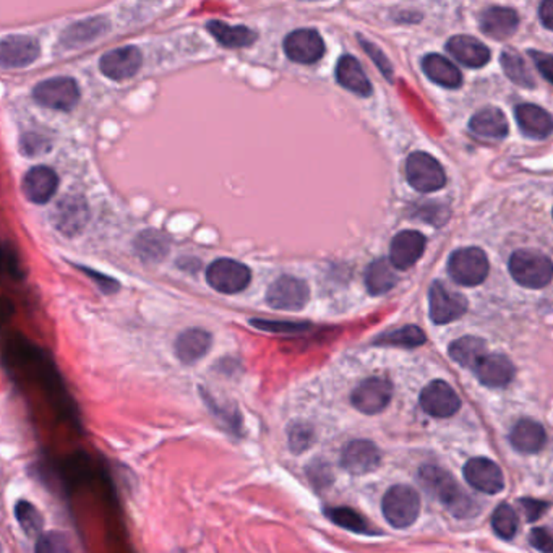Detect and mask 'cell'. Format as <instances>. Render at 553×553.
Masks as SVG:
<instances>
[{"instance_id":"obj_2","label":"cell","mask_w":553,"mask_h":553,"mask_svg":"<svg viewBox=\"0 0 553 553\" xmlns=\"http://www.w3.org/2000/svg\"><path fill=\"white\" fill-rule=\"evenodd\" d=\"M510 273L519 285L542 289L553 279L552 259L540 251H515L510 259Z\"/></svg>"},{"instance_id":"obj_12","label":"cell","mask_w":553,"mask_h":553,"mask_svg":"<svg viewBox=\"0 0 553 553\" xmlns=\"http://www.w3.org/2000/svg\"><path fill=\"white\" fill-rule=\"evenodd\" d=\"M430 303V319L437 325H445L458 320L467 311L466 299L463 295L448 289L443 283H433L429 293Z\"/></svg>"},{"instance_id":"obj_24","label":"cell","mask_w":553,"mask_h":553,"mask_svg":"<svg viewBox=\"0 0 553 553\" xmlns=\"http://www.w3.org/2000/svg\"><path fill=\"white\" fill-rule=\"evenodd\" d=\"M518 13L508 7H490L481 15V28L493 39H505L518 28Z\"/></svg>"},{"instance_id":"obj_7","label":"cell","mask_w":553,"mask_h":553,"mask_svg":"<svg viewBox=\"0 0 553 553\" xmlns=\"http://www.w3.org/2000/svg\"><path fill=\"white\" fill-rule=\"evenodd\" d=\"M448 271L458 285H481L489 275V259L484 251L477 247L461 249L451 253Z\"/></svg>"},{"instance_id":"obj_34","label":"cell","mask_w":553,"mask_h":553,"mask_svg":"<svg viewBox=\"0 0 553 553\" xmlns=\"http://www.w3.org/2000/svg\"><path fill=\"white\" fill-rule=\"evenodd\" d=\"M104 25H106L104 18H89L85 21L75 23V25L70 26L67 33H64L62 43L77 46V44L93 41L98 36L103 35L104 30H106Z\"/></svg>"},{"instance_id":"obj_16","label":"cell","mask_w":553,"mask_h":553,"mask_svg":"<svg viewBox=\"0 0 553 553\" xmlns=\"http://www.w3.org/2000/svg\"><path fill=\"white\" fill-rule=\"evenodd\" d=\"M464 479L471 487L489 495L502 492L505 487L502 469L492 459H469L464 466Z\"/></svg>"},{"instance_id":"obj_17","label":"cell","mask_w":553,"mask_h":553,"mask_svg":"<svg viewBox=\"0 0 553 553\" xmlns=\"http://www.w3.org/2000/svg\"><path fill=\"white\" fill-rule=\"evenodd\" d=\"M0 61L4 69L26 67L39 57L41 49L35 38L31 36H7L0 46Z\"/></svg>"},{"instance_id":"obj_28","label":"cell","mask_w":553,"mask_h":553,"mask_svg":"<svg viewBox=\"0 0 553 553\" xmlns=\"http://www.w3.org/2000/svg\"><path fill=\"white\" fill-rule=\"evenodd\" d=\"M471 130L482 139L500 140L508 135V121L505 114L497 107H485L474 114L469 122Z\"/></svg>"},{"instance_id":"obj_22","label":"cell","mask_w":553,"mask_h":553,"mask_svg":"<svg viewBox=\"0 0 553 553\" xmlns=\"http://www.w3.org/2000/svg\"><path fill=\"white\" fill-rule=\"evenodd\" d=\"M451 55L469 69H481L490 61V51L472 36H453L447 44Z\"/></svg>"},{"instance_id":"obj_23","label":"cell","mask_w":553,"mask_h":553,"mask_svg":"<svg viewBox=\"0 0 553 553\" xmlns=\"http://www.w3.org/2000/svg\"><path fill=\"white\" fill-rule=\"evenodd\" d=\"M516 122L523 133L531 139L542 140L552 135V115L536 104H519L516 107Z\"/></svg>"},{"instance_id":"obj_25","label":"cell","mask_w":553,"mask_h":553,"mask_svg":"<svg viewBox=\"0 0 553 553\" xmlns=\"http://www.w3.org/2000/svg\"><path fill=\"white\" fill-rule=\"evenodd\" d=\"M510 441L519 453L534 455L544 448L547 443V433H545L544 427L536 421L523 419L513 427Z\"/></svg>"},{"instance_id":"obj_38","label":"cell","mask_w":553,"mask_h":553,"mask_svg":"<svg viewBox=\"0 0 553 553\" xmlns=\"http://www.w3.org/2000/svg\"><path fill=\"white\" fill-rule=\"evenodd\" d=\"M377 345H389V346L417 347L425 343L424 331L417 327H404V328L391 331L383 335L375 341Z\"/></svg>"},{"instance_id":"obj_35","label":"cell","mask_w":553,"mask_h":553,"mask_svg":"<svg viewBox=\"0 0 553 553\" xmlns=\"http://www.w3.org/2000/svg\"><path fill=\"white\" fill-rule=\"evenodd\" d=\"M502 65L505 73L508 75L513 83H516L519 87L534 88V78L531 75L526 64L523 61V57L513 51H505L502 54Z\"/></svg>"},{"instance_id":"obj_15","label":"cell","mask_w":553,"mask_h":553,"mask_svg":"<svg viewBox=\"0 0 553 553\" xmlns=\"http://www.w3.org/2000/svg\"><path fill=\"white\" fill-rule=\"evenodd\" d=\"M141 67V52L135 46H123L106 52L99 59V69L111 80L122 81L132 78Z\"/></svg>"},{"instance_id":"obj_41","label":"cell","mask_w":553,"mask_h":553,"mask_svg":"<svg viewBox=\"0 0 553 553\" xmlns=\"http://www.w3.org/2000/svg\"><path fill=\"white\" fill-rule=\"evenodd\" d=\"M251 327L276 333V335H301L311 329V323H301V321L285 320H265V319H251Z\"/></svg>"},{"instance_id":"obj_43","label":"cell","mask_w":553,"mask_h":553,"mask_svg":"<svg viewBox=\"0 0 553 553\" xmlns=\"http://www.w3.org/2000/svg\"><path fill=\"white\" fill-rule=\"evenodd\" d=\"M307 476L311 485L317 489H325L333 482V472L327 463H313L307 467Z\"/></svg>"},{"instance_id":"obj_9","label":"cell","mask_w":553,"mask_h":553,"mask_svg":"<svg viewBox=\"0 0 553 553\" xmlns=\"http://www.w3.org/2000/svg\"><path fill=\"white\" fill-rule=\"evenodd\" d=\"M391 396H393V387L387 379L370 377L355 387L351 395V403L359 413L373 415L387 409Z\"/></svg>"},{"instance_id":"obj_47","label":"cell","mask_w":553,"mask_h":553,"mask_svg":"<svg viewBox=\"0 0 553 553\" xmlns=\"http://www.w3.org/2000/svg\"><path fill=\"white\" fill-rule=\"evenodd\" d=\"M519 505H521V508L524 511V516H526L529 523L537 521L544 515L545 510L549 508V503L534 500V498H521Z\"/></svg>"},{"instance_id":"obj_6","label":"cell","mask_w":553,"mask_h":553,"mask_svg":"<svg viewBox=\"0 0 553 553\" xmlns=\"http://www.w3.org/2000/svg\"><path fill=\"white\" fill-rule=\"evenodd\" d=\"M33 98L38 104L55 111H70L80 99V88L73 78L55 77L44 80L33 89Z\"/></svg>"},{"instance_id":"obj_8","label":"cell","mask_w":553,"mask_h":553,"mask_svg":"<svg viewBox=\"0 0 553 553\" xmlns=\"http://www.w3.org/2000/svg\"><path fill=\"white\" fill-rule=\"evenodd\" d=\"M311 299L309 285L294 276H281L269 285L267 302L276 311H302Z\"/></svg>"},{"instance_id":"obj_32","label":"cell","mask_w":553,"mask_h":553,"mask_svg":"<svg viewBox=\"0 0 553 553\" xmlns=\"http://www.w3.org/2000/svg\"><path fill=\"white\" fill-rule=\"evenodd\" d=\"M325 516L335 523L339 528L346 529L355 534H373L372 528L369 524V521L363 518L361 513L349 508V506H333V508H325L323 510Z\"/></svg>"},{"instance_id":"obj_44","label":"cell","mask_w":553,"mask_h":553,"mask_svg":"<svg viewBox=\"0 0 553 553\" xmlns=\"http://www.w3.org/2000/svg\"><path fill=\"white\" fill-rule=\"evenodd\" d=\"M531 545L542 553H553V534L545 528H536L531 531L529 536Z\"/></svg>"},{"instance_id":"obj_5","label":"cell","mask_w":553,"mask_h":553,"mask_svg":"<svg viewBox=\"0 0 553 553\" xmlns=\"http://www.w3.org/2000/svg\"><path fill=\"white\" fill-rule=\"evenodd\" d=\"M251 269L235 259H215L207 269L208 285L223 294L242 293L251 285Z\"/></svg>"},{"instance_id":"obj_29","label":"cell","mask_w":553,"mask_h":553,"mask_svg":"<svg viewBox=\"0 0 553 553\" xmlns=\"http://www.w3.org/2000/svg\"><path fill=\"white\" fill-rule=\"evenodd\" d=\"M207 30L217 43L223 44L225 47H231V49L247 47L257 41V33L251 28L243 25H227L221 20L208 21Z\"/></svg>"},{"instance_id":"obj_3","label":"cell","mask_w":553,"mask_h":553,"mask_svg":"<svg viewBox=\"0 0 553 553\" xmlns=\"http://www.w3.org/2000/svg\"><path fill=\"white\" fill-rule=\"evenodd\" d=\"M381 511L393 528H409L419 518L421 497L409 485H393L383 497Z\"/></svg>"},{"instance_id":"obj_10","label":"cell","mask_w":553,"mask_h":553,"mask_svg":"<svg viewBox=\"0 0 553 553\" xmlns=\"http://www.w3.org/2000/svg\"><path fill=\"white\" fill-rule=\"evenodd\" d=\"M339 463L349 474L365 476L380 467L381 453L373 441L353 440L341 451Z\"/></svg>"},{"instance_id":"obj_31","label":"cell","mask_w":553,"mask_h":553,"mask_svg":"<svg viewBox=\"0 0 553 553\" xmlns=\"http://www.w3.org/2000/svg\"><path fill=\"white\" fill-rule=\"evenodd\" d=\"M365 285L373 295L385 294L396 285V275L387 259H375L365 273Z\"/></svg>"},{"instance_id":"obj_19","label":"cell","mask_w":553,"mask_h":553,"mask_svg":"<svg viewBox=\"0 0 553 553\" xmlns=\"http://www.w3.org/2000/svg\"><path fill=\"white\" fill-rule=\"evenodd\" d=\"M59 187V177L47 166L31 167L23 177V191L26 199L33 203H47L55 195Z\"/></svg>"},{"instance_id":"obj_18","label":"cell","mask_w":553,"mask_h":553,"mask_svg":"<svg viewBox=\"0 0 553 553\" xmlns=\"http://www.w3.org/2000/svg\"><path fill=\"white\" fill-rule=\"evenodd\" d=\"M424 235L417 231L399 233L389 247V261L395 268L407 269L422 257L425 251Z\"/></svg>"},{"instance_id":"obj_26","label":"cell","mask_w":553,"mask_h":553,"mask_svg":"<svg viewBox=\"0 0 553 553\" xmlns=\"http://www.w3.org/2000/svg\"><path fill=\"white\" fill-rule=\"evenodd\" d=\"M336 80L341 87L359 96L372 95V85L363 72L361 62L353 55H343L336 64Z\"/></svg>"},{"instance_id":"obj_20","label":"cell","mask_w":553,"mask_h":553,"mask_svg":"<svg viewBox=\"0 0 553 553\" xmlns=\"http://www.w3.org/2000/svg\"><path fill=\"white\" fill-rule=\"evenodd\" d=\"M477 379L489 388H503L515 377V365L502 354H487L477 363Z\"/></svg>"},{"instance_id":"obj_1","label":"cell","mask_w":553,"mask_h":553,"mask_svg":"<svg viewBox=\"0 0 553 553\" xmlns=\"http://www.w3.org/2000/svg\"><path fill=\"white\" fill-rule=\"evenodd\" d=\"M421 482L429 492L435 495L455 516L466 518L476 515L474 502L461 490L458 482L450 476V472L437 466H424L421 469Z\"/></svg>"},{"instance_id":"obj_11","label":"cell","mask_w":553,"mask_h":553,"mask_svg":"<svg viewBox=\"0 0 553 553\" xmlns=\"http://www.w3.org/2000/svg\"><path fill=\"white\" fill-rule=\"evenodd\" d=\"M285 52L291 61L311 65L323 57L325 43L319 31L302 28L285 36Z\"/></svg>"},{"instance_id":"obj_40","label":"cell","mask_w":553,"mask_h":553,"mask_svg":"<svg viewBox=\"0 0 553 553\" xmlns=\"http://www.w3.org/2000/svg\"><path fill=\"white\" fill-rule=\"evenodd\" d=\"M35 553H73V547L65 532L47 531L36 539Z\"/></svg>"},{"instance_id":"obj_46","label":"cell","mask_w":553,"mask_h":553,"mask_svg":"<svg viewBox=\"0 0 553 553\" xmlns=\"http://www.w3.org/2000/svg\"><path fill=\"white\" fill-rule=\"evenodd\" d=\"M529 55L536 64L537 70L540 72V75L553 85V55L545 54L542 51H531Z\"/></svg>"},{"instance_id":"obj_42","label":"cell","mask_w":553,"mask_h":553,"mask_svg":"<svg viewBox=\"0 0 553 553\" xmlns=\"http://www.w3.org/2000/svg\"><path fill=\"white\" fill-rule=\"evenodd\" d=\"M203 401H205V404H207L208 409L213 413V414L217 415V419L223 422V424L227 425L234 433H241V429H242V419H241V415L237 411H227V407L221 406L217 403L213 401L211 398V395H208V393H203Z\"/></svg>"},{"instance_id":"obj_14","label":"cell","mask_w":553,"mask_h":553,"mask_svg":"<svg viewBox=\"0 0 553 553\" xmlns=\"http://www.w3.org/2000/svg\"><path fill=\"white\" fill-rule=\"evenodd\" d=\"M88 217L89 211L87 201L80 195H67L54 208L52 223L64 235L73 237L83 231L88 223Z\"/></svg>"},{"instance_id":"obj_45","label":"cell","mask_w":553,"mask_h":553,"mask_svg":"<svg viewBox=\"0 0 553 553\" xmlns=\"http://www.w3.org/2000/svg\"><path fill=\"white\" fill-rule=\"evenodd\" d=\"M361 44H362V47L365 51H367V54L372 57L373 62L379 65V69H380L381 72L387 75L388 80H391V77H393L391 64H389L388 59L383 55V52H381L380 49L375 46V44L369 43V41H367V39H363V38H361Z\"/></svg>"},{"instance_id":"obj_30","label":"cell","mask_w":553,"mask_h":553,"mask_svg":"<svg viewBox=\"0 0 553 553\" xmlns=\"http://www.w3.org/2000/svg\"><path fill=\"white\" fill-rule=\"evenodd\" d=\"M448 353L455 362L474 370L477 363L487 355V345L481 337L464 336L453 341Z\"/></svg>"},{"instance_id":"obj_33","label":"cell","mask_w":553,"mask_h":553,"mask_svg":"<svg viewBox=\"0 0 553 553\" xmlns=\"http://www.w3.org/2000/svg\"><path fill=\"white\" fill-rule=\"evenodd\" d=\"M13 515L18 524L26 536L38 539L43 534L44 518L43 513L36 508L30 500H18L13 506Z\"/></svg>"},{"instance_id":"obj_37","label":"cell","mask_w":553,"mask_h":553,"mask_svg":"<svg viewBox=\"0 0 553 553\" xmlns=\"http://www.w3.org/2000/svg\"><path fill=\"white\" fill-rule=\"evenodd\" d=\"M135 245H137V251H139L140 257L145 259H151V261L165 259L166 253L169 251L165 235L155 233V231L140 234Z\"/></svg>"},{"instance_id":"obj_36","label":"cell","mask_w":553,"mask_h":553,"mask_svg":"<svg viewBox=\"0 0 553 553\" xmlns=\"http://www.w3.org/2000/svg\"><path fill=\"white\" fill-rule=\"evenodd\" d=\"M317 440V435L311 424L307 422H294L287 429V447L294 455H303L311 450Z\"/></svg>"},{"instance_id":"obj_21","label":"cell","mask_w":553,"mask_h":553,"mask_svg":"<svg viewBox=\"0 0 553 553\" xmlns=\"http://www.w3.org/2000/svg\"><path fill=\"white\" fill-rule=\"evenodd\" d=\"M211 335L201 328L185 329L179 337L175 339L174 351L177 359L185 365H193V363L201 361L208 351L211 349Z\"/></svg>"},{"instance_id":"obj_27","label":"cell","mask_w":553,"mask_h":553,"mask_svg":"<svg viewBox=\"0 0 553 553\" xmlns=\"http://www.w3.org/2000/svg\"><path fill=\"white\" fill-rule=\"evenodd\" d=\"M422 69L425 75L440 87L455 89L463 85V75L458 67L440 54H427L422 59Z\"/></svg>"},{"instance_id":"obj_48","label":"cell","mask_w":553,"mask_h":553,"mask_svg":"<svg viewBox=\"0 0 553 553\" xmlns=\"http://www.w3.org/2000/svg\"><path fill=\"white\" fill-rule=\"evenodd\" d=\"M539 17H540V21H542V25L545 28L553 30V0H547V2L540 5Z\"/></svg>"},{"instance_id":"obj_39","label":"cell","mask_w":553,"mask_h":553,"mask_svg":"<svg viewBox=\"0 0 553 553\" xmlns=\"http://www.w3.org/2000/svg\"><path fill=\"white\" fill-rule=\"evenodd\" d=\"M493 531L502 537V539H513L518 532L519 519L516 511L511 508L510 505H500L497 510L493 511L492 516Z\"/></svg>"},{"instance_id":"obj_13","label":"cell","mask_w":553,"mask_h":553,"mask_svg":"<svg viewBox=\"0 0 553 553\" xmlns=\"http://www.w3.org/2000/svg\"><path fill=\"white\" fill-rule=\"evenodd\" d=\"M419 403L427 414L438 419H447L456 414L461 407V399L456 391L443 380L430 381L422 389Z\"/></svg>"},{"instance_id":"obj_4","label":"cell","mask_w":553,"mask_h":553,"mask_svg":"<svg viewBox=\"0 0 553 553\" xmlns=\"http://www.w3.org/2000/svg\"><path fill=\"white\" fill-rule=\"evenodd\" d=\"M406 177L415 191L422 193L440 191L447 183V175L440 163L422 151H415L407 157Z\"/></svg>"}]
</instances>
